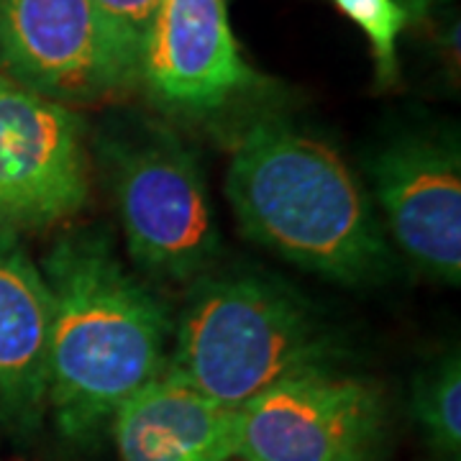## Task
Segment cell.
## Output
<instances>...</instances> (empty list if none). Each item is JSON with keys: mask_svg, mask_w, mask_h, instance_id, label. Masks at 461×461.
<instances>
[{"mask_svg": "<svg viewBox=\"0 0 461 461\" xmlns=\"http://www.w3.org/2000/svg\"><path fill=\"white\" fill-rule=\"evenodd\" d=\"M51 297L16 229L0 223V426L29 433L47 412Z\"/></svg>", "mask_w": 461, "mask_h": 461, "instance_id": "11", "label": "cell"}, {"mask_svg": "<svg viewBox=\"0 0 461 461\" xmlns=\"http://www.w3.org/2000/svg\"><path fill=\"white\" fill-rule=\"evenodd\" d=\"M411 411L433 451L459 459L461 451V359L459 348L429 366L412 387Z\"/></svg>", "mask_w": 461, "mask_h": 461, "instance_id": "12", "label": "cell"}, {"mask_svg": "<svg viewBox=\"0 0 461 461\" xmlns=\"http://www.w3.org/2000/svg\"><path fill=\"white\" fill-rule=\"evenodd\" d=\"M236 461H387L390 405L375 379L336 362L280 379L241 405Z\"/></svg>", "mask_w": 461, "mask_h": 461, "instance_id": "5", "label": "cell"}, {"mask_svg": "<svg viewBox=\"0 0 461 461\" xmlns=\"http://www.w3.org/2000/svg\"><path fill=\"white\" fill-rule=\"evenodd\" d=\"M397 3L408 14L411 23H418V21H426L438 5H444L448 0H397Z\"/></svg>", "mask_w": 461, "mask_h": 461, "instance_id": "15", "label": "cell"}, {"mask_svg": "<svg viewBox=\"0 0 461 461\" xmlns=\"http://www.w3.org/2000/svg\"><path fill=\"white\" fill-rule=\"evenodd\" d=\"M226 195L244 236L323 280L362 287L393 269L362 182L336 149L290 123L262 121L241 136Z\"/></svg>", "mask_w": 461, "mask_h": 461, "instance_id": "2", "label": "cell"}, {"mask_svg": "<svg viewBox=\"0 0 461 461\" xmlns=\"http://www.w3.org/2000/svg\"><path fill=\"white\" fill-rule=\"evenodd\" d=\"M139 83L167 108L190 113L215 111L257 83L236 47L226 0H162Z\"/></svg>", "mask_w": 461, "mask_h": 461, "instance_id": "9", "label": "cell"}, {"mask_svg": "<svg viewBox=\"0 0 461 461\" xmlns=\"http://www.w3.org/2000/svg\"><path fill=\"white\" fill-rule=\"evenodd\" d=\"M41 275L51 297L47 411L67 444L90 446L139 387L165 372L169 318L105 230L62 233Z\"/></svg>", "mask_w": 461, "mask_h": 461, "instance_id": "1", "label": "cell"}, {"mask_svg": "<svg viewBox=\"0 0 461 461\" xmlns=\"http://www.w3.org/2000/svg\"><path fill=\"white\" fill-rule=\"evenodd\" d=\"M87 198L80 113L0 75V223L50 229L75 218Z\"/></svg>", "mask_w": 461, "mask_h": 461, "instance_id": "7", "label": "cell"}, {"mask_svg": "<svg viewBox=\"0 0 461 461\" xmlns=\"http://www.w3.org/2000/svg\"><path fill=\"white\" fill-rule=\"evenodd\" d=\"M162 0H95L98 11L108 21L118 47L123 51L126 62L139 77L141 69V51L147 44L149 29L154 23L157 8Z\"/></svg>", "mask_w": 461, "mask_h": 461, "instance_id": "14", "label": "cell"}, {"mask_svg": "<svg viewBox=\"0 0 461 461\" xmlns=\"http://www.w3.org/2000/svg\"><path fill=\"white\" fill-rule=\"evenodd\" d=\"M375 200L395 244L423 275L461 282L459 141L412 133L382 147L369 162Z\"/></svg>", "mask_w": 461, "mask_h": 461, "instance_id": "8", "label": "cell"}, {"mask_svg": "<svg viewBox=\"0 0 461 461\" xmlns=\"http://www.w3.org/2000/svg\"><path fill=\"white\" fill-rule=\"evenodd\" d=\"M115 208L136 267L159 280L203 275L221 249L198 159L162 129L105 139Z\"/></svg>", "mask_w": 461, "mask_h": 461, "instance_id": "4", "label": "cell"}, {"mask_svg": "<svg viewBox=\"0 0 461 461\" xmlns=\"http://www.w3.org/2000/svg\"><path fill=\"white\" fill-rule=\"evenodd\" d=\"M0 69L69 108L139 83L95 0H0Z\"/></svg>", "mask_w": 461, "mask_h": 461, "instance_id": "6", "label": "cell"}, {"mask_svg": "<svg viewBox=\"0 0 461 461\" xmlns=\"http://www.w3.org/2000/svg\"><path fill=\"white\" fill-rule=\"evenodd\" d=\"M241 426V408L162 372L115 411L111 436L121 461H236Z\"/></svg>", "mask_w": 461, "mask_h": 461, "instance_id": "10", "label": "cell"}, {"mask_svg": "<svg viewBox=\"0 0 461 461\" xmlns=\"http://www.w3.org/2000/svg\"><path fill=\"white\" fill-rule=\"evenodd\" d=\"M336 357L330 333L305 300L277 282L239 275L193 295L165 372L221 405L241 408L280 379Z\"/></svg>", "mask_w": 461, "mask_h": 461, "instance_id": "3", "label": "cell"}, {"mask_svg": "<svg viewBox=\"0 0 461 461\" xmlns=\"http://www.w3.org/2000/svg\"><path fill=\"white\" fill-rule=\"evenodd\" d=\"M351 23H357L366 36L375 72L382 87H390L397 80V41L400 33L411 26L408 14L397 0H330Z\"/></svg>", "mask_w": 461, "mask_h": 461, "instance_id": "13", "label": "cell"}]
</instances>
